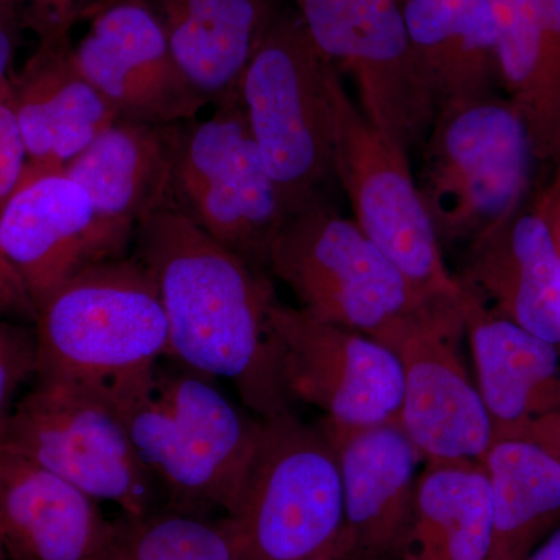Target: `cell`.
I'll return each instance as SVG.
<instances>
[{
  "mask_svg": "<svg viewBox=\"0 0 560 560\" xmlns=\"http://www.w3.org/2000/svg\"><path fill=\"white\" fill-rule=\"evenodd\" d=\"M416 65L438 110L499 95L490 0H401Z\"/></svg>",
  "mask_w": 560,
  "mask_h": 560,
  "instance_id": "22",
  "label": "cell"
},
{
  "mask_svg": "<svg viewBox=\"0 0 560 560\" xmlns=\"http://www.w3.org/2000/svg\"><path fill=\"white\" fill-rule=\"evenodd\" d=\"M180 72L209 103L237 90L282 10L279 0H149Z\"/></svg>",
  "mask_w": 560,
  "mask_h": 560,
  "instance_id": "23",
  "label": "cell"
},
{
  "mask_svg": "<svg viewBox=\"0 0 560 560\" xmlns=\"http://www.w3.org/2000/svg\"><path fill=\"white\" fill-rule=\"evenodd\" d=\"M91 0H0V9L38 36L39 46L70 43V31Z\"/></svg>",
  "mask_w": 560,
  "mask_h": 560,
  "instance_id": "29",
  "label": "cell"
},
{
  "mask_svg": "<svg viewBox=\"0 0 560 560\" xmlns=\"http://www.w3.org/2000/svg\"><path fill=\"white\" fill-rule=\"evenodd\" d=\"M10 90L27 151L24 176L65 172L120 119L77 68L70 43L38 46L21 75L10 77Z\"/></svg>",
  "mask_w": 560,
  "mask_h": 560,
  "instance_id": "20",
  "label": "cell"
},
{
  "mask_svg": "<svg viewBox=\"0 0 560 560\" xmlns=\"http://www.w3.org/2000/svg\"><path fill=\"white\" fill-rule=\"evenodd\" d=\"M455 276L493 312L560 346V259L537 194L471 241Z\"/></svg>",
  "mask_w": 560,
  "mask_h": 560,
  "instance_id": "17",
  "label": "cell"
},
{
  "mask_svg": "<svg viewBox=\"0 0 560 560\" xmlns=\"http://www.w3.org/2000/svg\"><path fill=\"white\" fill-rule=\"evenodd\" d=\"M72 57L120 119L183 125L209 105L180 72L149 0H119L95 13Z\"/></svg>",
  "mask_w": 560,
  "mask_h": 560,
  "instance_id": "13",
  "label": "cell"
},
{
  "mask_svg": "<svg viewBox=\"0 0 560 560\" xmlns=\"http://www.w3.org/2000/svg\"><path fill=\"white\" fill-rule=\"evenodd\" d=\"M464 323L419 331L396 350L404 371L399 429L423 460H485L495 442L459 353Z\"/></svg>",
  "mask_w": 560,
  "mask_h": 560,
  "instance_id": "16",
  "label": "cell"
},
{
  "mask_svg": "<svg viewBox=\"0 0 560 560\" xmlns=\"http://www.w3.org/2000/svg\"><path fill=\"white\" fill-rule=\"evenodd\" d=\"M340 466L345 560H400L411 526L418 448L397 425L346 427L323 419Z\"/></svg>",
  "mask_w": 560,
  "mask_h": 560,
  "instance_id": "14",
  "label": "cell"
},
{
  "mask_svg": "<svg viewBox=\"0 0 560 560\" xmlns=\"http://www.w3.org/2000/svg\"><path fill=\"white\" fill-rule=\"evenodd\" d=\"M98 501L0 445V547L7 560H95L113 521Z\"/></svg>",
  "mask_w": 560,
  "mask_h": 560,
  "instance_id": "19",
  "label": "cell"
},
{
  "mask_svg": "<svg viewBox=\"0 0 560 560\" xmlns=\"http://www.w3.org/2000/svg\"><path fill=\"white\" fill-rule=\"evenodd\" d=\"M319 54L348 75L378 130L418 153L438 108L412 55L399 0H293Z\"/></svg>",
  "mask_w": 560,
  "mask_h": 560,
  "instance_id": "11",
  "label": "cell"
},
{
  "mask_svg": "<svg viewBox=\"0 0 560 560\" xmlns=\"http://www.w3.org/2000/svg\"><path fill=\"white\" fill-rule=\"evenodd\" d=\"M0 445L121 514L160 510V489L101 386L36 381L14 405Z\"/></svg>",
  "mask_w": 560,
  "mask_h": 560,
  "instance_id": "9",
  "label": "cell"
},
{
  "mask_svg": "<svg viewBox=\"0 0 560 560\" xmlns=\"http://www.w3.org/2000/svg\"><path fill=\"white\" fill-rule=\"evenodd\" d=\"M547 32L552 84L560 101V0H547Z\"/></svg>",
  "mask_w": 560,
  "mask_h": 560,
  "instance_id": "34",
  "label": "cell"
},
{
  "mask_svg": "<svg viewBox=\"0 0 560 560\" xmlns=\"http://www.w3.org/2000/svg\"><path fill=\"white\" fill-rule=\"evenodd\" d=\"M136 256L156 279L168 359L232 383L257 418L293 411L270 334V272L213 241L173 206L140 221Z\"/></svg>",
  "mask_w": 560,
  "mask_h": 560,
  "instance_id": "1",
  "label": "cell"
},
{
  "mask_svg": "<svg viewBox=\"0 0 560 560\" xmlns=\"http://www.w3.org/2000/svg\"><path fill=\"white\" fill-rule=\"evenodd\" d=\"M113 401L165 508L230 514L259 440L260 418L238 410L215 378L178 361L101 386Z\"/></svg>",
  "mask_w": 560,
  "mask_h": 560,
  "instance_id": "2",
  "label": "cell"
},
{
  "mask_svg": "<svg viewBox=\"0 0 560 560\" xmlns=\"http://www.w3.org/2000/svg\"><path fill=\"white\" fill-rule=\"evenodd\" d=\"M329 69L296 11L282 7L237 84L287 215L329 200L337 184Z\"/></svg>",
  "mask_w": 560,
  "mask_h": 560,
  "instance_id": "6",
  "label": "cell"
},
{
  "mask_svg": "<svg viewBox=\"0 0 560 560\" xmlns=\"http://www.w3.org/2000/svg\"><path fill=\"white\" fill-rule=\"evenodd\" d=\"M179 130L180 125L119 119L62 172L90 195L121 254L140 221L171 206Z\"/></svg>",
  "mask_w": 560,
  "mask_h": 560,
  "instance_id": "18",
  "label": "cell"
},
{
  "mask_svg": "<svg viewBox=\"0 0 560 560\" xmlns=\"http://www.w3.org/2000/svg\"><path fill=\"white\" fill-rule=\"evenodd\" d=\"M0 560H7L5 555H3L2 547H0Z\"/></svg>",
  "mask_w": 560,
  "mask_h": 560,
  "instance_id": "39",
  "label": "cell"
},
{
  "mask_svg": "<svg viewBox=\"0 0 560 560\" xmlns=\"http://www.w3.org/2000/svg\"><path fill=\"white\" fill-rule=\"evenodd\" d=\"M335 180L363 234L423 296L463 300L411 168V154L368 120L330 65Z\"/></svg>",
  "mask_w": 560,
  "mask_h": 560,
  "instance_id": "8",
  "label": "cell"
},
{
  "mask_svg": "<svg viewBox=\"0 0 560 560\" xmlns=\"http://www.w3.org/2000/svg\"><path fill=\"white\" fill-rule=\"evenodd\" d=\"M36 381L108 386L168 355L156 279L138 256L101 261L38 305Z\"/></svg>",
  "mask_w": 560,
  "mask_h": 560,
  "instance_id": "4",
  "label": "cell"
},
{
  "mask_svg": "<svg viewBox=\"0 0 560 560\" xmlns=\"http://www.w3.org/2000/svg\"><path fill=\"white\" fill-rule=\"evenodd\" d=\"M270 334L287 399L346 427L397 425L404 371L393 349L276 298Z\"/></svg>",
  "mask_w": 560,
  "mask_h": 560,
  "instance_id": "12",
  "label": "cell"
},
{
  "mask_svg": "<svg viewBox=\"0 0 560 560\" xmlns=\"http://www.w3.org/2000/svg\"><path fill=\"white\" fill-rule=\"evenodd\" d=\"M32 377H36L35 330L0 316V434L21 386Z\"/></svg>",
  "mask_w": 560,
  "mask_h": 560,
  "instance_id": "28",
  "label": "cell"
},
{
  "mask_svg": "<svg viewBox=\"0 0 560 560\" xmlns=\"http://www.w3.org/2000/svg\"><path fill=\"white\" fill-rule=\"evenodd\" d=\"M512 438L534 442L560 460V410L534 419Z\"/></svg>",
  "mask_w": 560,
  "mask_h": 560,
  "instance_id": "32",
  "label": "cell"
},
{
  "mask_svg": "<svg viewBox=\"0 0 560 560\" xmlns=\"http://www.w3.org/2000/svg\"><path fill=\"white\" fill-rule=\"evenodd\" d=\"M493 495L485 463L427 459L400 560H489Z\"/></svg>",
  "mask_w": 560,
  "mask_h": 560,
  "instance_id": "24",
  "label": "cell"
},
{
  "mask_svg": "<svg viewBox=\"0 0 560 560\" xmlns=\"http://www.w3.org/2000/svg\"><path fill=\"white\" fill-rule=\"evenodd\" d=\"M0 316L35 326L38 308L20 272L0 248Z\"/></svg>",
  "mask_w": 560,
  "mask_h": 560,
  "instance_id": "31",
  "label": "cell"
},
{
  "mask_svg": "<svg viewBox=\"0 0 560 560\" xmlns=\"http://www.w3.org/2000/svg\"><path fill=\"white\" fill-rule=\"evenodd\" d=\"M526 560H560V523L537 545Z\"/></svg>",
  "mask_w": 560,
  "mask_h": 560,
  "instance_id": "36",
  "label": "cell"
},
{
  "mask_svg": "<svg viewBox=\"0 0 560 560\" xmlns=\"http://www.w3.org/2000/svg\"><path fill=\"white\" fill-rule=\"evenodd\" d=\"M399 2H401V0H399Z\"/></svg>",
  "mask_w": 560,
  "mask_h": 560,
  "instance_id": "40",
  "label": "cell"
},
{
  "mask_svg": "<svg viewBox=\"0 0 560 560\" xmlns=\"http://www.w3.org/2000/svg\"><path fill=\"white\" fill-rule=\"evenodd\" d=\"M501 90L521 114L537 162L560 158V101L552 84L547 0H490Z\"/></svg>",
  "mask_w": 560,
  "mask_h": 560,
  "instance_id": "25",
  "label": "cell"
},
{
  "mask_svg": "<svg viewBox=\"0 0 560 560\" xmlns=\"http://www.w3.org/2000/svg\"><path fill=\"white\" fill-rule=\"evenodd\" d=\"M537 198H539L541 208H544L560 259V158L556 164L551 165L550 178L537 191Z\"/></svg>",
  "mask_w": 560,
  "mask_h": 560,
  "instance_id": "33",
  "label": "cell"
},
{
  "mask_svg": "<svg viewBox=\"0 0 560 560\" xmlns=\"http://www.w3.org/2000/svg\"><path fill=\"white\" fill-rule=\"evenodd\" d=\"M464 337L469 340L477 388L495 441L560 410V346L503 318L466 289Z\"/></svg>",
  "mask_w": 560,
  "mask_h": 560,
  "instance_id": "21",
  "label": "cell"
},
{
  "mask_svg": "<svg viewBox=\"0 0 560 560\" xmlns=\"http://www.w3.org/2000/svg\"><path fill=\"white\" fill-rule=\"evenodd\" d=\"M95 560H238L221 521L154 510L121 514Z\"/></svg>",
  "mask_w": 560,
  "mask_h": 560,
  "instance_id": "27",
  "label": "cell"
},
{
  "mask_svg": "<svg viewBox=\"0 0 560 560\" xmlns=\"http://www.w3.org/2000/svg\"><path fill=\"white\" fill-rule=\"evenodd\" d=\"M267 271L289 287L301 311L394 352L419 331L464 320V296L448 302L420 294L329 200L287 217Z\"/></svg>",
  "mask_w": 560,
  "mask_h": 560,
  "instance_id": "3",
  "label": "cell"
},
{
  "mask_svg": "<svg viewBox=\"0 0 560 560\" xmlns=\"http://www.w3.org/2000/svg\"><path fill=\"white\" fill-rule=\"evenodd\" d=\"M171 206L213 241L267 271L287 212L237 90L212 116L180 125Z\"/></svg>",
  "mask_w": 560,
  "mask_h": 560,
  "instance_id": "10",
  "label": "cell"
},
{
  "mask_svg": "<svg viewBox=\"0 0 560 560\" xmlns=\"http://www.w3.org/2000/svg\"><path fill=\"white\" fill-rule=\"evenodd\" d=\"M116 2H119V0H91L90 5L84 9L81 20H91L95 13H98V11L106 9V7L113 5V3Z\"/></svg>",
  "mask_w": 560,
  "mask_h": 560,
  "instance_id": "37",
  "label": "cell"
},
{
  "mask_svg": "<svg viewBox=\"0 0 560 560\" xmlns=\"http://www.w3.org/2000/svg\"><path fill=\"white\" fill-rule=\"evenodd\" d=\"M27 151L11 103L10 79L0 83V212L21 186Z\"/></svg>",
  "mask_w": 560,
  "mask_h": 560,
  "instance_id": "30",
  "label": "cell"
},
{
  "mask_svg": "<svg viewBox=\"0 0 560 560\" xmlns=\"http://www.w3.org/2000/svg\"><path fill=\"white\" fill-rule=\"evenodd\" d=\"M220 521L238 560H304L337 548L342 482L323 430L294 411L260 418L241 493Z\"/></svg>",
  "mask_w": 560,
  "mask_h": 560,
  "instance_id": "5",
  "label": "cell"
},
{
  "mask_svg": "<svg viewBox=\"0 0 560 560\" xmlns=\"http://www.w3.org/2000/svg\"><path fill=\"white\" fill-rule=\"evenodd\" d=\"M0 248L36 308L84 268L125 256L106 234L90 195L62 172L22 178L0 212Z\"/></svg>",
  "mask_w": 560,
  "mask_h": 560,
  "instance_id": "15",
  "label": "cell"
},
{
  "mask_svg": "<svg viewBox=\"0 0 560 560\" xmlns=\"http://www.w3.org/2000/svg\"><path fill=\"white\" fill-rule=\"evenodd\" d=\"M418 153L420 197L442 248L469 245L530 198L533 143L501 95L438 110Z\"/></svg>",
  "mask_w": 560,
  "mask_h": 560,
  "instance_id": "7",
  "label": "cell"
},
{
  "mask_svg": "<svg viewBox=\"0 0 560 560\" xmlns=\"http://www.w3.org/2000/svg\"><path fill=\"white\" fill-rule=\"evenodd\" d=\"M482 463L493 495L489 560H526L560 523V460L510 438L493 442Z\"/></svg>",
  "mask_w": 560,
  "mask_h": 560,
  "instance_id": "26",
  "label": "cell"
},
{
  "mask_svg": "<svg viewBox=\"0 0 560 560\" xmlns=\"http://www.w3.org/2000/svg\"><path fill=\"white\" fill-rule=\"evenodd\" d=\"M20 31L9 14L0 9V83L9 80L11 62H13L14 49H16V33Z\"/></svg>",
  "mask_w": 560,
  "mask_h": 560,
  "instance_id": "35",
  "label": "cell"
},
{
  "mask_svg": "<svg viewBox=\"0 0 560 560\" xmlns=\"http://www.w3.org/2000/svg\"><path fill=\"white\" fill-rule=\"evenodd\" d=\"M304 560H345L341 558V552L337 548L334 550L323 552V555L313 556V558L304 559Z\"/></svg>",
  "mask_w": 560,
  "mask_h": 560,
  "instance_id": "38",
  "label": "cell"
}]
</instances>
